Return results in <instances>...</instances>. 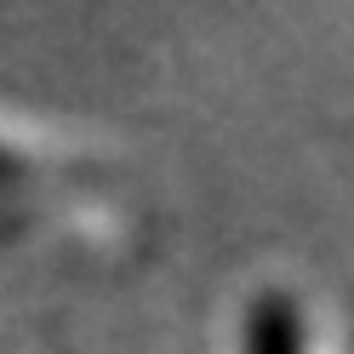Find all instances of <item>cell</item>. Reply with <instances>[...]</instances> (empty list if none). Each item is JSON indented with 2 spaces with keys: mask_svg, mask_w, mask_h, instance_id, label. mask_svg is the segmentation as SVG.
<instances>
[{
  "mask_svg": "<svg viewBox=\"0 0 354 354\" xmlns=\"http://www.w3.org/2000/svg\"><path fill=\"white\" fill-rule=\"evenodd\" d=\"M92 183H97V171L80 154H57L46 143L0 131V246L29 234L35 223H52L63 234L75 201Z\"/></svg>",
  "mask_w": 354,
  "mask_h": 354,
  "instance_id": "1",
  "label": "cell"
}]
</instances>
